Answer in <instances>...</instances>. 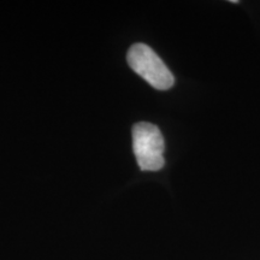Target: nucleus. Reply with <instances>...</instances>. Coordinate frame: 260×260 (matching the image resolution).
I'll return each instance as SVG.
<instances>
[{"label":"nucleus","instance_id":"nucleus-1","mask_svg":"<svg viewBox=\"0 0 260 260\" xmlns=\"http://www.w3.org/2000/svg\"><path fill=\"white\" fill-rule=\"evenodd\" d=\"M129 67L158 90L170 89L175 77L158 54L145 44H135L126 54Z\"/></svg>","mask_w":260,"mask_h":260},{"label":"nucleus","instance_id":"nucleus-2","mask_svg":"<svg viewBox=\"0 0 260 260\" xmlns=\"http://www.w3.org/2000/svg\"><path fill=\"white\" fill-rule=\"evenodd\" d=\"M133 149L142 171H158L165 165L164 138L152 123L140 122L133 126Z\"/></svg>","mask_w":260,"mask_h":260}]
</instances>
